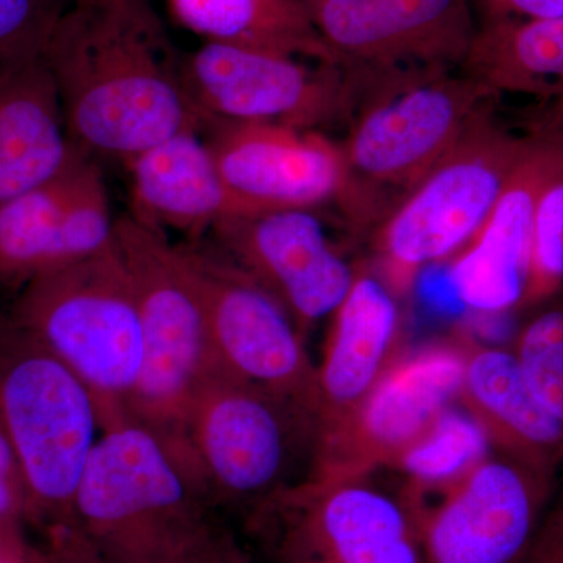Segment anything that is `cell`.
Wrapping results in <instances>:
<instances>
[{"mask_svg": "<svg viewBox=\"0 0 563 563\" xmlns=\"http://www.w3.org/2000/svg\"><path fill=\"white\" fill-rule=\"evenodd\" d=\"M70 143L128 162L181 132L206 128L150 0L70 7L44 49Z\"/></svg>", "mask_w": 563, "mask_h": 563, "instance_id": "6da1fadb", "label": "cell"}, {"mask_svg": "<svg viewBox=\"0 0 563 563\" xmlns=\"http://www.w3.org/2000/svg\"><path fill=\"white\" fill-rule=\"evenodd\" d=\"M213 499L187 444L151 426H102L73 521L103 563H181L214 528Z\"/></svg>", "mask_w": 563, "mask_h": 563, "instance_id": "7a4b0ae2", "label": "cell"}, {"mask_svg": "<svg viewBox=\"0 0 563 563\" xmlns=\"http://www.w3.org/2000/svg\"><path fill=\"white\" fill-rule=\"evenodd\" d=\"M499 96L461 69L393 74L365 81L342 151L347 218L363 225L390 211L474 125ZM396 202V203H398Z\"/></svg>", "mask_w": 563, "mask_h": 563, "instance_id": "3957f363", "label": "cell"}, {"mask_svg": "<svg viewBox=\"0 0 563 563\" xmlns=\"http://www.w3.org/2000/svg\"><path fill=\"white\" fill-rule=\"evenodd\" d=\"M113 247L139 303L143 363L122 417L181 439L203 385L218 376L201 290L184 247L133 214L114 221Z\"/></svg>", "mask_w": 563, "mask_h": 563, "instance_id": "277c9868", "label": "cell"}, {"mask_svg": "<svg viewBox=\"0 0 563 563\" xmlns=\"http://www.w3.org/2000/svg\"><path fill=\"white\" fill-rule=\"evenodd\" d=\"M14 302V328L87 384L102 426L122 417L143 363L139 303L113 242L84 261L38 273Z\"/></svg>", "mask_w": 563, "mask_h": 563, "instance_id": "5b68a950", "label": "cell"}, {"mask_svg": "<svg viewBox=\"0 0 563 563\" xmlns=\"http://www.w3.org/2000/svg\"><path fill=\"white\" fill-rule=\"evenodd\" d=\"M16 332L20 342L0 366V422L27 501L55 526L70 525L74 499L101 437V410L87 384L57 355Z\"/></svg>", "mask_w": 563, "mask_h": 563, "instance_id": "8992f818", "label": "cell"}, {"mask_svg": "<svg viewBox=\"0 0 563 563\" xmlns=\"http://www.w3.org/2000/svg\"><path fill=\"white\" fill-rule=\"evenodd\" d=\"M531 143L492 111L388 211L377 225L376 251L395 287L468 246Z\"/></svg>", "mask_w": 563, "mask_h": 563, "instance_id": "52a82bcc", "label": "cell"}, {"mask_svg": "<svg viewBox=\"0 0 563 563\" xmlns=\"http://www.w3.org/2000/svg\"><path fill=\"white\" fill-rule=\"evenodd\" d=\"M181 439L213 503L261 507L292 488L299 465L313 470L318 422L284 399L218 374L192 399Z\"/></svg>", "mask_w": 563, "mask_h": 563, "instance_id": "ba28073f", "label": "cell"}, {"mask_svg": "<svg viewBox=\"0 0 563 563\" xmlns=\"http://www.w3.org/2000/svg\"><path fill=\"white\" fill-rule=\"evenodd\" d=\"M181 247L201 290L220 373L299 407L318 422V366L284 307L213 247Z\"/></svg>", "mask_w": 563, "mask_h": 563, "instance_id": "9c48e42d", "label": "cell"}, {"mask_svg": "<svg viewBox=\"0 0 563 563\" xmlns=\"http://www.w3.org/2000/svg\"><path fill=\"white\" fill-rule=\"evenodd\" d=\"M181 77L206 128L268 122L318 131L350 117L355 88L339 65L206 43L181 58Z\"/></svg>", "mask_w": 563, "mask_h": 563, "instance_id": "30bf717a", "label": "cell"}, {"mask_svg": "<svg viewBox=\"0 0 563 563\" xmlns=\"http://www.w3.org/2000/svg\"><path fill=\"white\" fill-rule=\"evenodd\" d=\"M340 68L357 79L457 70L476 36L470 0H306Z\"/></svg>", "mask_w": 563, "mask_h": 563, "instance_id": "8fae6325", "label": "cell"}, {"mask_svg": "<svg viewBox=\"0 0 563 563\" xmlns=\"http://www.w3.org/2000/svg\"><path fill=\"white\" fill-rule=\"evenodd\" d=\"M466 354L435 344L393 362L354 417L318 444L309 479H352L398 462L461 396Z\"/></svg>", "mask_w": 563, "mask_h": 563, "instance_id": "7c38bea8", "label": "cell"}, {"mask_svg": "<svg viewBox=\"0 0 563 563\" xmlns=\"http://www.w3.org/2000/svg\"><path fill=\"white\" fill-rule=\"evenodd\" d=\"M555 487L551 474L488 457L418 521L422 563H523Z\"/></svg>", "mask_w": 563, "mask_h": 563, "instance_id": "4fadbf2b", "label": "cell"}, {"mask_svg": "<svg viewBox=\"0 0 563 563\" xmlns=\"http://www.w3.org/2000/svg\"><path fill=\"white\" fill-rule=\"evenodd\" d=\"M284 517L282 550L301 563H422L406 503L363 477L307 479L263 504ZM258 509V510H261Z\"/></svg>", "mask_w": 563, "mask_h": 563, "instance_id": "5bb4252c", "label": "cell"}, {"mask_svg": "<svg viewBox=\"0 0 563 563\" xmlns=\"http://www.w3.org/2000/svg\"><path fill=\"white\" fill-rule=\"evenodd\" d=\"M210 233L211 247L262 285L299 332L333 314L354 284V269L312 210L228 218Z\"/></svg>", "mask_w": 563, "mask_h": 563, "instance_id": "9a60e30c", "label": "cell"}, {"mask_svg": "<svg viewBox=\"0 0 563 563\" xmlns=\"http://www.w3.org/2000/svg\"><path fill=\"white\" fill-rule=\"evenodd\" d=\"M211 152L244 217L342 207L347 169L342 144L320 131L268 122H210Z\"/></svg>", "mask_w": 563, "mask_h": 563, "instance_id": "2e32d148", "label": "cell"}, {"mask_svg": "<svg viewBox=\"0 0 563 563\" xmlns=\"http://www.w3.org/2000/svg\"><path fill=\"white\" fill-rule=\"evenodd\" d=\"M562 147L532 139L483 229L454 257L448 280L466 309L503 314L528 299L537 201Z\"/></svg>", "mask_w": 563, "mask_h": 563, "instance_id": "e0dca14e", "label": "cell"}, {"mask_svg": "<svg viewBox=\"0 0 563 563\" xmlns=\"http://www.w3.org/2000/svg\"><path fill=\"white\" fill-rule=\"evenodd\" d=\"M399 329L401 313L393 288L374 274H355L350 292L333 312L318 366V444L354 417L396 361Z\"/></svg>", "mask_w": 563, "mask_h": 563, "instance_id": "ac0fdd59", "label": "cell"}, {"mask_svg": "<svg viewBox=\"0 0 563 563\" xmlns=\"http://www.w3.org/2000/svg\"><path fill=\"white\" fill-rule=\"evenodd\" d=\"M128 165L132 214L158 231L173 229L198 239L218 222L244 217L199 132H181L162 141Z\"/></svg>", "mask_w": 563, "mask_h": 563, "instance_id": "d6986e66", "label": "cell"}, {"mask_svg": "<svg viewBox=\"0 0 563 563\" xmlns=\"http://www.w3.org/2000/svg\"><path fill=\"white\" fill-rule=\"evenodd\" d=\"M461 396L499 454L558 476L563 422L537 398L515 352L468 351Z\"/></svg>", "mask_w": 563, "mask_h": 563, "instance_id": "ffe728a7", "label": "cell"}, {"mask_svg": "<svg viewBox=\"0 0 563 563\" xmlns=\"http://www.w3.org/2000/svg\"><path fill=\"white\" fill-rule=\"evenodd\" d=\"M74 151L43 55L0 70V203L51 179Z\"/></svg>", "mask_w": 563, "mask_h": 563, "instance_id": "44dd1931", "label": "cell"}, {"mask_svg": "<svg viewBox=\"0 0 563 563\" xmlns=\"http://www.w3.org/2000/svg\"><path fill=\"white\" fill-rule=\"evenodd\" d=\"M176 20L206 43L339 65L306 0H168Z\"/></svg>", "mask_w": 563, "mask_h": 563, "instance_id": "7402d4cb", "label": "cell"}, {"mask_svg": "<svg viewBox=\"0 0 563 563\" xmlns=\"http://www.w3.org/2000/svg\"><path fill=\"white\" fill-rule=\"evenodd\" d=\"M461 70L501 95L563 96V16L481 22Z\"/></svg>", "mask_w": 563, "mask_h": 563, "instance_id": "603a6c76", "label": "cell"}, {"mask_svg": "<svg viewBox=\"0 0 563 563\" xmlns=\"http://www.w3.org/2000/svg\"><path fill=\"white\" fill-rule=\"evenodd\" d=\"M90 165V155L76 147L51 179L0 203V280L25 284L38 273L68 265L63 228Z\"/></svg>", "mask_w": 563, "mask_h": 563, "instance_id": "cb8c5ba5", "label": "cell"}, {"mask_svg": "<svg viewBox=\"0 0 563 563\" xmlns=\"http://www.w3.org/2000/svg\"><path fill=\"white\" fill-rule=\"evenodd\" d=\"M492 442L472 413L446 409L396 462L421 493H450L487 461Z\"/></svg>", "mask_w": 563, "mask_h": 563, "instance_id": "d4e9b609", "label": "cell"}, {"mask_svg": "<svg viewBox=\"0 0 563 563\" xmlns=\"http://www.w3.org/2000/svg\"><path fill=\"white\" fill-rule=\"evenodd\" d=\"M515 355L537 398L563 422V299L526 322Z\"/></svg>", "mask_w": 563, "mask_h": 563, "instance_id": "484cf974", "label": "cell"}, {"mask_svg": "<svg viewBox=\"0 0 563 563\" xmlns=\"http://www.w3.org/2000/svg\"><path fill=\"white\" fill-rule=\"evenodd\" d=\"M563 282V147L544 180L533 217L528 299L543 298Z\"/></svg>", "mask_w": 563, "mask_h": 563, "instance_id": "4316f807", "label": "cell"}, {"mask_svg": "<svg viewBox=\"0 0 563 563\" xmlns=\"http://www.w3.org/2000/svg\"><path fill=\"white\" fill-rule=\"evenodd\" d=\"M73 0H0V70L41 57Z\"/></svg>", "mask_w": 563, "mask_h": 563, "instance_id": "83f0119b", "label": "cell"}, {"mask_svg": "<svg viewBox=\"0 0 563 563\" xmlns=\"http://www.w3.org/2000/svg\"><path fill=\"white\" fill-rule=\"evenodd\" d=\"M470 3L479 24L563 16V0H470Z\"/></svg>", "mask_w": 563, "mask_h": 563, "instance_id": "f1b7e54d", "label": "cell"}, {"mask_svg": "<svg viewBox=\"0 0 563 563\" xmlns=\"http://www.w3.org/2000/svg\"><path fill=\"white\" fill-rule=\"evenodd\" d=\"M523 563H563V483L555 487Z\"/></svg>", "mask_w": 563, "mask_h": 563, "instance_id": "f546056e", "label": "cell"}, {"mask_svg": "<svg viewBox=\"0 0 563 563\" xmlns=\"http://www.w3.org/2000/svg\"><path fill=\"white\" fill-rule=\"evenodd\" d=\"M27 503L16 455L0 422V528L11 526Z\"/></svg>", "mask_w": 563, "mask_h": 563, "instance_id": "4dcf8cb0", "label": "cell"}, {"mask_svg": "<svg viewBox=\"0 0 563 563\" xmlns=\"http://www.w3.org/2000/svg\"><path fill=\"white\" fill-rule=\"evenodd\" d=\"M181 563H252L235 537L220 525Z\"/></svg>", "mask_w": 563, "mask_h": 563, "instance_id": "1f68e13d", "label": "cell"}, {"mask_svg": "<svg viewBox=\"0 0 563 563\" xmlns=\"http://www.w3.org/2000/svg\"><path fill=\"white\" fill-rule=\"evenodd\" d=\"M526 135L563 146V96L544 101L532 111Z\"/></svg>", "mask_w": 563, "mask_h": 563, "instance_id": "d6a6232c", "label": "cell"}, {"mask_svg": "<svg viewBox=\"0 0 563 563\" xmlns=\"http://www.w3.org/2000/svg\"><path fill=\"white\" fill-rule=\"evenodd\" d=\"M0 563H36L25 555L13 531L0 543Z\"/></svg>", "mask_w": 563, "mask_h": 563, "instance_id": "836d02e7", "label": "cell"}, {"mask_svg": "<svg viewBox=\"0 0 563 563\" xmlns=\"http://www.w3.org/2000/svg\"><path fill=\"white\" fill-rule=\"evenodd\" d=\"M121 2H125V0H73V5L84 7V9H98V7H109Z\"/></svg>", "mask_w": 563, "mask_h": 563, "instance_id": "e575fe53", "label": "cell"}, {"mask_svg": "<svg viewBox=\"0 0 563 563\" xmlns=\"http://www.w3.org/2000/svg\"><path fill=\"white\" fill-rule=\"evenodd\" d=\"M11 532V526H7V528H0V543L3 542L7 536Z\"/></svg>", "mask_w": 563, "mask_h": 563, "instance_id": "d590c367", "label": "cell"}, {"mask_svg": "<svg viewBox=\"0 0 563 563\" xmlns=\"http://www.w3.org/2000/svg\"><path fill=\"white\" fill-rule=\"evenodd\" d=\"M36 563H47V562L40 561V562H36Z\"/></svg>", "mask_w": 563, "mask_h": 563, "instance_id": "8d00e7d4", "label": "cell"}]
</instances>
